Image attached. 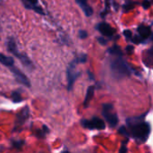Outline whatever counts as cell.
<instances>
[{"label": "cell", "mask_w": 153, "mask_h": 153, "mask_svg": "<svg viewBox=\"0 0 153 153\" xmlns=\"http://www.w3.org/2000/svg\"><path fill=\"white\" fill-rule=\"evenodd\" d=\"M144 116L145 115L130 117L126 120L128 136L134 138L139 143H145L148 140L152 131L150 123L144 121Z\"/></svg>", "instance_id": "6da1fadb"}, {"label": "cell", "mask_w": 153, "mask_h": 153, "mask_svg": "<svg viewBox=\"0 0 153 153\" xmlns=\"http://www.w3.org/2000/svg\"><path fill=\"white\" fill-rule=\"evenodd\" d=\"M109 69L112 75L117 80L128 77L134 72V69L124 60L123 56H115V57L110 60Z\"/></svg>", "instance_id": "7a4b0ae2"}, {"label": "cell", "mask_w": 153, "mask_h": 153, "mask_svg": "<svg viewBox=\"0 0 153 153\" xmlns=\"http://www.w3.org/2000/svg\"><path fill=\"white\" fill-rule=\"evenodd\" d=\"M7 49L10 53H12L14 56H16L20 62L29 70H34L35 66L33 65V63L31 62V60L25 55V54H22L17 47V44L14 40L13 38H9L8 41H7Z\"/></svg>", "instance_id": "3957f363"}, {"label": "cell", "mask_w": 153, "mask_h": 153, "mask_svg": "<svg viewBox=\"0 0 153 153\" xmlns=\"http://www.w3.org/2000/svg\"><path fill=\"white\" fill-rule=\"evenodd\" d=\"M102 115L110 127L115 128L118 122V116L114 110V106L111 103H104L102 105Z\"/></svg>", "instance_id": "277c9868"}, {"label": "cell", "mask_w": 153, "mask_h": 153, "mask_svg": "<svg viewBox=\"0 0 153 153\" xmlns=\"http://www.w3.org/2000/svg\"><path fill=\"white\" fill-rule=\"evenodd\" d=\"M78 61L76 58H74L67 66L66 68V75H67V91H71L74 88V82H76V80L81 76V72L80 71H76L75 67L76 65H78Z\"/></svg>", "instance_id": "5b68a950"}, {"label": "cell", "mask_w": 153, "mask_h": 153, "mask_svg": "<svg viewBox=\"0 0 153 153\" xmlns=\"http://www.w3.org/2000/svg\"><path fill=\"white\" fill-rule=\"evenodd\" d=\"M81 125L82 127L89 130H104L106 128L103 119L98 117H93L91 119H82Z\"/></svg>", "instance_id": "8992f818"}, {"label": "cell", "mask_w": 153, "mask_h": 153, "mask_svg": "<svg viewBox=\"0 0 153 153\" xmlns=\"http://www.w3.org/2000/svg\"><path fill=\"white\" fill-rule=\"evenodd\" d=\"M8 69L12 72V74H13V75L14 76L15 80H16L19 83H21V84H22V85L28 87V88H30V87H31V83H30L29 78H28V77H27V76L19 69V68H17L14 65H13L12 66L8 67Z\"/></svg>", "instance_id": "52a82bcc"}, {"label": "cell", "mask_w": 153, "mask_h": 153, "mask_svg": "<svg viewBox=\"0 0 153 153\" xmlns=\"http://www.w3.org/2000/svg\"><path fill=\"white\" fill-rule=\"evenodd\" d=\"M96 29L101 33V35H103L104 37H108L109 39L113 38L114 35L116 34V30L105 22H100L96 26Z\"/></svg>", "instance_id": "ba28073f"}, {"label": "cell", "mask_w": 153, "mask_h": 153, "mask_svg": "<svg viewBox=\"0 0 153 153\" xmlns=\"http://www.w3.org/2000/svg\"><path fill=\"white\" fill-rule=\"evenodd\" d=\"M26 9L32 10L36 12L39 14L45 15V12L43 11V8L39 5V0H21Z\"/></svg>", "instance_id": "9c48e42d"}, {"label": "cell", "mask_w": 153, "mask_h": 153, "mask_svg": "<svg viewBox=\"0 0 153 153\" xmlns=\"http://www.w3.org/2000/svg\"><path fill=\"white\" fill-rule=\"evenodd\" d=\"M30 117V108L28 106L22 108V110L17 114L16 116V122H15V127L22 126L29 118Z\"/></svg>", "instance_id": "30bf717a"}, {"label": "cell", "mask_w": 153, "mask_h": 153, "mask_svg": "<svg viewBox=\"0 0 153 153\" xmlns=\"http://www.w3.org/2000/svg\"><path fill=\"white\" fill-rule=\"evenodd\" d=\"M137 31H138V35L145 41H147V39H151L152 37V28L150 26L147 25H140L137 28Z\"/></svg>", "instance_id": "8fae6325"}, {"label": "cell", "mask_w": 153, "mask_h": 153, "mask_svg": "<svg viewBox=\"0 0 153 153\" xmlns=\"http://www.w3.org/2000/svg\"><path fill=\"white\" fill-rule=\"evenodd\" d=\"M75 1L87 17H90L93 14V9L89 4L88 0H75Z\"/></svg>", "instance_id": "7c38bea8"}, {"label": "cell", "mask_w": 153, "mask_h": 153, "mask_svg": "<svg viewBox=\"0 0 153 153\" xmlns=\"http://www.w3.org/2000/svg\"><path fill=\"white\" fill-rule=\"evenodd\" d=\"M94 92H95V86L91 85L90 87H88L87 89V92H86V96H85V100L83 101V106L85 108H87L90 104V102L91 101L93 96H94Z\"/></svg>", "instance_id": "4fadbf2b"}, {"label": "cell", "mask_w": 153, "mask_h": 153, "mask_svg": "<svg viewBox=\"0 0 153 153\" xmlns=\"http://www.w3.org/2000/svg\"><path fill=\"white\" fill-rule=\"evenodd\" d=\"M0 63L8 68L10 66H12L13 65H14V60L12 56H5L4 54L0 53Z\"/></svg>", "instance_id": "5bb4252c"}, {"label": "cell", "mask_w": 153, "mask_h": 153, "mask_svg": "<svg viewBox=\"0 0 153 153\" xmlns=\"http://www.w3.org/2000/svg\"><path fill=\"white\" fill-rule=\"evenodd\" d=\"M145 56L146 57L143 58L144 60V64L149 66L150 68H152V61H153V53H152V48H151L150 49H148L146 52H145Z\"/></svg>", "instance_id": "9a60e30c"}, {"label": "cell", "mask_w": 153, "mask_h": 153, "mask_svg": "<svg viewBox=\"0 0 153 153\" xmlns=\"http://www.w3.org/2000/svg\"><path fill=\"white\" fill-rule=\"evenodd\" d=\"M108 54H110L112 56H124L123 51L121 50V48L117 45H114L112 48H108Z\"/></svg>", "instance_id": "2e32d148"}, {"label": "cell", "mask_w": 153, "mask_h": 153, "mask_svg": "<svg viewBox=\"0 0 153 153\" xmlns=\"http://www.w3.org/2000/svg\"><path fill=\"white\" fill-rule=\"evenodd\" d=\"M11 100H13V103H19L23 100V98L22 97V94L19 91H13L11 94Z\"/></svg>", "instance_id": "e0dca14e"}, {"label": "cell", "mask_w": 153, "mask_h": 153, "mask_svg": "<svg viewBox=\"0 0 153 153\" xmlns=\"http://www.w3.org/2000/svg\"><path fill=\"white\" fill-rule=\"evenodd\" d=\"M48 133H49V129L48 128V126H43V130H42V131H39L37 136H38L39 138H44L45 135H46L47 134H48Z\"/></svg>", "instance_id": "ac0fdd59"}, {"label": "cell", "mask_w": 153, "mask_h": 153, "mask_svg": "<svg viewBox=\"0 0 153 153\" xmlns=\"http://www.w3.org/2000/svg\"><path fill=\"white\" fill-rule=\"evenodd\" d=\"M131 40H132V42H133L134 44H141V43H144V40H143V39L139 36V35H135V36L132 37Z\"/></svg>", "instance_id": "d6986e66"}, {"label": "cell", "mask_w": 153, "mask_h": 153, "mask_svg": "<svg viewBox=\"0 0 153 153\" xmlns=\"http://www.w3.org/2000/svg\"><path fill=\"white\" fill-rule=\"evenodd\" d=\"M24 143H24V141H20V140L13 141V142H12L13 146V147H15V148H18V149L22 148V147L23 146V144H24Z\"/></svg>", "instance_id": "ffe728a7"}, {"label": "cell", "mask_w": 153, "mask_h": 153, "mask_svg": "<svg viewBox=\"0 0 153 153\" xmlns=\"http://www.w3.org/2000/svg\"><path fill=\"white\" fill-rule=\"evenodd\" d=\"M78 36H79V38H80V39H85L89 36V34H88V32H87L86 30H80V31H79Z\"/></svg>", "instance_id": "44dd1931"}, {"label": "cell", "mask_w": 153, "mask_h": 153, "mask_svg": "<svg viewBox=\"0 0 153 153\" xmlns=\"http://www.w3.org/2000/svg\"><path fill=\"white\" fill-rule=\"evenodd\" d=\"M124 36L128 39V40H131V39H132V37H133V33H132V31L131 30H124Z\"/></svg>", "instance_id": "7402d4cb"}, {"label": "cell", "mask_w": 153, "mask_h": 153, "mask_svg": "<svg viewBox=\"0 0 153 153\" xmlns=\"http://www.w3.org/2000/svg\"><path fill=\"white\" fill-rule=\"evenodd\" d=\"M98 41L100 44L103 45V46H106L108 42V39H105L104 37H99L98 38Z\"/></svg>", "instance_id": "603a6c76"}, {"label": "cell", "mask_w": 153, "mask_h": 153, "mask_svg": "<svg viewBox=\"0 0 153 153\" xmlns=\"http://www.w3.org/2000/svg\"><path fill=\"white\" fill-rule=\"evenodd\" d=\"M126 53H127V54L131 55V54H133V53H134V46H132V45H129V46H127V47H126Z\"/></svg>", "instance_id": "cb8c5ba5"}, {"label": "cell", "mask_w": 153, "mask_h": 153, "mask_svg": "<svg viewBox=\"0 0 153 153\" xmlns=\"http://www.w3.org/2000/svg\"><path fill=\"white\" fill-rule=\"evenodd\" d=\"M151 4H152L151 1L146 0V1H144V2L143 3V7L144 9H148V8H150V7H151Z\"/></svg>", "instance_id": "d4e9b609"}, {"label": "cell", "mask_w": 153, "mask_h": 153, "mask_svg": "<svg viewBox=\"0 0 153 153\" xmlns=\"http://www.w3.org/2000/svg\"><path fill=\"white\" fill-rule=\"evenodd\" d=\"M127 152V149H126V145H122V148L119 150V152Z\"/></svg>", "instance_id": "484cf974"}, {"label": "cell", "mask_w": 153, "mask_h": 153, "mask_svg": "<svg viewBox=\"0 0 153 153\" xmlns=\"http://www.w3.org/2000/svg\"><path fill=\"white\" fill-rule=\"evenodd\" d=\"M88 74H89L90 80H94V76H93V74H92L90 71H88Z\"/></svg>", "instance_id": "4316f807"}]
</instances>
